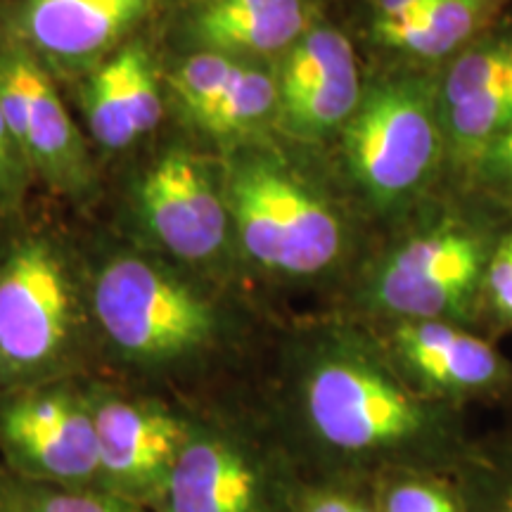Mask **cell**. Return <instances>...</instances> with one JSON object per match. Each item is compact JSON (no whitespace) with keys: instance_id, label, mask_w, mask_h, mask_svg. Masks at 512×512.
<instances>
[{"instance_id":"17","label":"cell","mask_w":512,"mask_h":512,"mask_svg":"<svg viewBox=\"0 0 512 512\" xmlns=\"http://www.w3.org/2000/svg\"><path fill=\"white\" fill-rule=\"evenodd\" d=\"M311 0H197L188 36L200 50L233 57H283L316 22Z\"/></svg>"},{"instance_id":"1","label":"cell","mask_w":512,"mask_h":512,"mask_svg":"<svg viewBox=\"0 0 512 512\" xmlns=\"http://www.w3.org/2000/svg\"><path fill=\"white\" fill-rule=\"evenodd\" d=\"M268 361L261 413L302 472H456L477 434L472 415L420 394L373 328L344 311L287 328Z\"/></svg>"},{"instance_id":"12","label":"cell","mask_w":512,"mask_h":512,"mask_svg":"<svg viewBox=\"0 0 512 512\" xmlns=\"http://www.w3.org/2000/svg\"><path fill=\"white\" fill-rule=\"evenodd\" d=\"M0 110L34 176L64 197L95 190L86 140L69 117L50 69L17 38L0 31Z\"/></svg>"},{"instance_id":"4","label":"cell","mask_w":512,"mask_h":512,"mask_svg":"<svg viewBox=\"0 0 512 512\" xmlns=\"http://www.w3.org/2000/svg\"><path fill=\"white\" fill-rule=\"evenodd\" d=\"M235 259L278 283L347 290L375 233L337 176L278 152H233L221 169Z\"/></svg>"},{"instance_id":"26","label":"cell","mask_w":512,"mask_h":512,"mask_svg":"<svg viewBox=\"0 0 512 512\" xmlns=\"http://www.w3.org/2000/svg\"><path fill=\"white\" fill-rule=\"evenodd\" d=\"M31 176V166L12 136L5 114L0 110V216L12 214L24 200Z\"/></svg>"},{"instance_id":"21","label":"cell","mask_w":512,"mask_h":512,"mask_svg":"<svg viewBox=\"0 0 512 512\" xmlns=\"http://www.w3.org/2000/svg\"><path fill=\"white\" fill-rule=\"evenodd\" d=\"M380 512H467L453 472L392 470L373 479Z\"/></svg>"},{"instance_id":"2","label":"cell","mask_w":512,"mask_h":512,"mask_svg":"<svg viewBox=\"0 0 512 512\" xmlns=\"http://www.w3.org/2000/svg\"><path fill=\"white\" fill-rule=\"evenodd\" d=\"M200 278L143 247L100 256L88 268L98 368L164 394L240 361L245 328Z\"/></svg>"},{"instance_id":"11","label":"cell","mask_w":512,"mask_h":512,"mask_svg":"<svg viewBox=\"0 0 512 512\" xmlns=\"http://www.w3.org/2000/svg\"><path fill=\"white\" fill-rule=\"evenodd\" d=\"M368 325L401 375L427 399L467 415L477 408L512 411V356L475 325L441 318Z\"/></svg>"},{"instance_id":"24","label":"cell","mask_w":512,"mask_h":512,"mask_svg":"<svg viewBox=\"0 0 512 512\" xmlns=\"http://www.w3.org/2000/svg\"><path fill=\"white\" fill-rule=\"evenodd\" d=\"M294 512H380L373 479L299 470Z\"/></svg>"},{"instance_id":"7","label":"cell","mask_w":512,"mask_h":512,"mask_svg":"<svg viewBox=\"0 0 512 512\" xmlns=\"http://www.w3.org/2000/svg\"><path fill=\"white\" fill-rule=\"evenodd\" d=\"M297 482L264 413L192 406L188 444L155 512H294Z\"/></svg>"},{"instance_id":"14","label":"cell","mask_w":512,"mask_h":512,"mask_svg":"<svg viewBox=\"0 0 512 512\" xmlns=\"http://www.w3.org/2000/svg\"><path fill=\"white\" fill-rule=\"evenodd\" d=\"M437 81L448 181L460 183L512 121V10L441 64Z\"/></svg>"},{"instance_id":"15","label":"cell","mask_w":512,"mask_h":512,"mask_svg":"<svg viewBox=\"0 0 512 512\" xmlns=\"http://www.w3.org/2000/svg\"><path fill=\"white\" fill-rule=\"evenodd\" d=\"M155 0H5L0 31L24 43L50 69L98 62L121 48Z\"/></svg>"},{"instance_id":"25","label":"cell","mask_w":512,"mask_h":512,"mask_svg":"<svg viewBox=\"0 0 512 512\" xmlns=\"http://www.w3.org/2000/svg\"><path fill=\"white\" fill-rule=\"evenodd\" d=\"M460 183L512 214V121L479 152Z\"/></svg>"},{"instance_id":"6","label":"cell","mask_w":512,"mask_h":512,"mask_svg":"<svg viewBox=\"0 0 512 512\" xmlns=\"http://www.w3.org/2000/svg\"><path fill=\"white\" fill-rule=\"evenodd\" d=\"M98 368L88 266L46 226L0 235V394Z\"/></svg>"},{"instance_id":"20","label":"cell","mask_w":512,"mask_h":512,"mask_svg":"<svg viewBox=\"0 0 512 512\" xmlns=\"http://www.w3.org/2000/svg\"><path fill=\"white\" fill-rule=\"evenodd\" d=\"M453 475L467 512H512V413L494 430L475 434Z\"/></svg>"},{"instance_id":"19","label":"cell","mask_w":512,"mask_h":512,"mask_svg":"<svg viewBox=\"0 0 512 512\" xmlns=\"http://www.w3.org/2000/svg\"><path fill=\"white\" fill-rule=\"evenodd\" d=\"M278 107V74L254 60H242L226 93L190 121L219 143H235L275 124Z\"/></svg>"},{"instance_id":"9","label":"cell","mask_w":512,"mask_h":512,"mask_svg":"<svg viewBox=\"0 0 512 512\" xmlns=\"http://www.w3.org/2000/svg\"><path fill=\"white\" fill-rule=\"evenodd\" d=\"M95 434L100 489L157 510L188 444L192 406L131 384L86 377Z\"/></svg>"},{"instance_id":"10","label":"cell","mask_w":512,"mask_h":512,"mask_svg":"<svg viewBox=\"0 0 512 512\" xmlns=\"http://www.w3.org/2000/svg\"><path fill=\"white\" fill-rule=\"evenodd\" d=\"M0 465L24 482L100 489L86 377L0 394Z\"/></svg>"},{"instance_id":"5","label":"cell","mask_w":512,"mask_h":512,"mask_svg":"<svg viewBox=\"0 0 512 512\" xmlns=\"http://www.w3.org/2000/svg\"><path fill=\"white\" fill-rule=\"evenodd\" d=\"M335 145L337 181L375 235L413 214L448 183L437 69L370 76Z\"/></svg>"},{"instance_id":"3","label":"cell","mask_w":512,"mask_h":512,"mask_svg":"<svg viewBox=\"0 0 512 512\" xmlns=\"http://www.w3.org/2000/svg\"><path fill=\"white\" fill-rule=\"evenodd\" d=\"M510 216L470 185L448 181L375 235L332 309L366 323L441 318L475 325L486 268Z\"/></svg>"},{"instance_id":"16","label":"cell","mask_w":512,"mask_h":512,"mask_svg":"<svg viewBox=\"0 0 512 512\" xmlns=\"http://www.w3.org/2000/svg\"><path fill=\"white\" fill-rule=\"evenodd\" d=\"M83 114L105 150H126L155 131L164 114L162 86L145 43H128L98 62L83 88Z\"/></svg>"},{"instance_id":"22","label":"cell","mask_w":512,"mask_h":512,"mask_svg":"<svg viewBox=\"0 0 512 512\" xmlns=\"http://www.w3.org/2000/svg\"><path fill=\"white\" fill-rule=\"evenodd\" d=\"M0 512H155L102 489L36 484L8 477L0 494Z\"/></svg>"},{"instance_id":"18","label":"cell","mask_w":512,"mask_h":512,"mask_svg":"<svg viewBox=\"0 0 512 512\" xmlns=\"http://www.w3.org/2000/svg\"><path fill=\"white\" fill-rule=\"evenodd\" d=\"M510 10L512 0H439L420 15L370 19L366 34L396 67L439 69Z\"/></svg>"},{"instance_id":"27","label":"cell","mask_w":512,"mask_h":512,"mask_svg":"<svg viewBox=\"0 0 512 512\" xmlns=\"http://www.w3.org/2000/svg\"><path fill=\"white\" fill-rule=\"evenodd\" d=\"M8 477H10V472L0 465V494H3V486H5V482H8Z\"/></svg>"},{"instance_id":"8","label":"cell","mask_w":512,"mask_h":512,"mask_svg":"<svg viewBox=\"0 0 512 512\" xmlns=\"http://www.w3.org/2000/svg\"><path fill=\"white\" fill-rule=\"evenodd\" d=\"M128 211L143 249L171 264L209 275L238 261L221 169L195 152L157 157L131 185Z\"/></svg>"},{"instance_id":"28","label":"cell","mask_w":512,"mask_h":512,"mask_svg":"<svg viewBox=\"0 0 512 512\" xmlns=\"http://www.w3.org/2000/svg\"><path fill=\"white\" fill-rule=\"evenodd\" d=\"M508 413H512V411H508Z\"/></svg>"},{"instance_id":"23","label":"cell","mask_w":512,"mask_h":512,"mask_svg":"<svg viewBox=\"0 0 512 512\" xmlns=\"http://www.w3.org/2000/svg\"><path fill=\"white\" fill-rule=\"evenodd\" d=\"M475 328L498 342L512 335V216L498 235L486 268Z\"/></svg>"},{"instance_id":"13","label":"cell","mask_w":512,"mask_h":512,"mask_svg":"<svg viewBox=\"0 0 512 512\" xmlns=\"http://www.w3.org/2000/svg\"><path fill=\"white\" fill-rule=\"evenodd\" d=\"M280 107L275 126L304 145H330L339 138L366 91V74L347 36L316 19L280 57Z\"/></svg>"}]
</instances>
